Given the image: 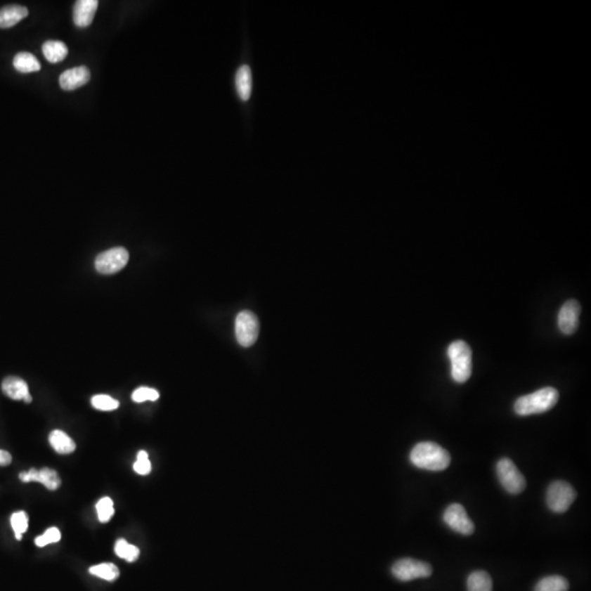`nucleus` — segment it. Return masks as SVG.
I'll list each match as a JSON object with an SVG mask.
<instances>
[{
	"label": "nucleus",
	"mask_w": 591,
	"mask_h": 591,
	"mask_svg": "<svg viewBox=\"0 0 591 591\" xmlns=\"http://www.w3.org/2000/svg\"><path fill=\"white\" fill-rule=\"evenodd\" d=\"M569 580L559 575L545 577L535 587V591H569Z\"/></svg>",
	"instance_id": "aec40b11"
},
{
	"label": "nucleus",
	"mask_w": 591,
	"mask_h": 591,
	"mask_svg": "<svg viewBox=\"0 0 591 591\" xmlns=\"http://www.w3.org/2000/svg\"><path fill=\"white\" fill-rule=\"evenodd\" d=\"M98 0H78L74 6V22L78 27L91 25L97 13Z\"/></svg>",
	"instance_id": "2eb2a0df"
},
{
	"label": "nucleus",
	"mask_w": 591,
	"mask_h": 591,
	"mask_svg": "<svg viewBox=\"0 0 591 591\" xmlns=\"http://www.w3.org/2000/svg\"><path fill=\"white\" fill-rule=\"evenodd\" d=\"M13 67L21 74H31L41 70V64L34 55L21 52L18 53L13 58Z\"/></svg>",
	"instance_id": "6ab92c4d"
},
{
	"label": "nucleus",
	"mask_w": 591,
	"mask_h": 591,
	"mask_svg": "<svg viewBox=\"0 0 591 591\" xmlns=\"http://www.w3.org/2000/svg\"><path fill=\"white\" fill-rule=\"evenodd\" d=\"M19 479L23 483L37 482L44 485L47 490L55 491L62 484L60 475L56 471L50 468H43L41 470L31 469L27 472H21Z\"/></svg>",
	"instance_id": "9b49d317"
},
{
	"label": "nucleus",
	"mask_w": 591,
	"mask_h": 591,
	"mask_svg": "<svg viewBox=\"0 0 591 591\" xmlns=\"http://www.w3.org/2000/svg\"><path fill=\"white\" fill-rule=\"evenodd\" d=\"M51 446L56 453L60 455H70L76 450V443L72 441V438L60 429L53 431L48 437Z\"/></svg>",
	"instance_id": "f3484780"
},
{
	"label": "nucleus",
	"mask_w": 591,
	"mask_h": 591,
	"mask_svg": "<svg viewBox=\"0 0 591 591\" xmlns=\"http://www.w3.org/2000/svg\"><path fill=\"white\" fill-rule=\"evenodd\" d=\"M114 551H115V554H117V557L125 559V561H129V563L136 561L139 557L138 547H135V545H129V542L124 539L119 540V541L115 543Z\"/></svg>",
	"instance_id": "4be33fe9"
},
{
	"label": "nucleus",
	"mask_w": 591,
	"mask_h": 591,
	"mask_svg": "<svg viewBox=\"0 0 591 591\" xmlns=\"http://www.w3.org/2000/svg\"><path fill=\"white\" fill-rule=\"evenodd\" d=\"M235 89L238 98L242 102L250 100L253 91V74L247 65H241L235 74Z\"/></svg>",
	"instance_id": "4468645a"
},
{
	"label": "nucleus",
	"mask_w": 591,
	"mask_h": 591,
	"mask_svg": "<svg viewBox=\"0 0 591 591\" xmlns=\"http://www.w3.org/2000/svg\"><path fill=\"white\" fill-rule=\"evenodd\" d=\"M1 390L8 398H13L15 401L23 400L25 403L32 402V396H31L27 382L19 377L9 376L4 379Z\"/></svg>",
	"instance_id": "f8f14e48"
},
{
	"label": "nucleus",
	"mask_w": 591,
	"mask_h": 591,
	"mask_svg": "<svg viewBox=\"0 0 591 591\" xmlns=\"http://www.w3.org/2000/svg\"><path fill=\"white\" fill-rule=\"evenodd\" d=\"M60 538H62V535H60V530L55 527L50 528L44 532V535L35 539V545H37V547H43L45 545L56 543V542L60 541Z\"/></svg>",
	"instance_id": "cd10ccee"
},
{
	"label": "nucleus",
	"mask_w": 591,
	"mask_h": 591,
	"mask_svg": "<svg viewBox=\"0 0 591 591\" xmlns=\"http://www.w3.org/2000/svg\"><path fill=\"white\" fill-rule=\"evenodd\" d=\"M11 527L15 531V539L22 540L23 533L29 527V518L25 512H18L13 514L11 518Z\"/></svg>",
	"instance_id": "b1692460"
},
{
	"label": "nucleus",
	"mask_w": 591,
	"mask_h": 591,
	"mask_svg": "<svg viewBox=\"0 0 591 591\" xmlns=\"http://www.w3.org/2000/svg\"><path fill=\"white\" fill-rule=\"evenodd\" d=\"M134 471L139 475H148L150 473L151 463L146 451H139L136 462L134 463Z\"/></svg>",
	"instance_id": "c85d7f7f"
},
{
	"label": "nucleus",
	"mask_w": 591,
	"mask_h": 591,
	"mask_svg": "<svg viewBox=\"0 0 591 591\" xmlns=\"http://www.w3.org/2000/svg\"><path fill=\"white\" fill-rule=\"evenodd\" d=\"M451 376L457 384H465L472 374V351L465 341H455L448 347Z\"/></svg>",
	"instance_id": "7ed1b4c3"
},
{
	"label": "nucleus",
	"mask_w": 591,
	"mask_h": 591,
	"mask_svg": "<svg viewBox=\"0 0 591 591\" xmlns=\"http://www.w3.org/2000/svg\"><path fill=\"white\" fill-rule=\"evenodd\" d=\"M559 394L557 389L547 387L540 389L533 394L520 396L514 402V412L520 416L532 415V414L545 413L559 401Z\"/></svg>",
	"instance_id": "f03ea898"
},
{
	"label": "nucleus",
	"mask_w": 591,
	"mask_h": 591,
	"mask_svg": "<svg viewBox=\"0 0 591 591\" xmlns=\"http://www.w3.org/2000/svg\"><path fill=\"white\" fill-rule=\"evenodd\" d=\"M493 581L484 571H475L468 577V591H492Z\"/></svg>",
	"instance_id": "412c9836"
},
{
	"label": "nucleus",
	"mask_w": 591,
	"mask_h": 591,
	"mask_svg": "<svg viewBox=\"0 0 591 591\" xmlns=\"http://www.w3.org/2000/svg\"><path fill=\"white\" fill-rule=\"evenodd\" d=\"M29 15L27 7L20 5H9L0 9V27L8 29L20 22Z\"/></svg>",
	"instance_id": "dca6fc26"
},
{
	"label": "nucleus",
	"mask_w": 591,
	"mask_h": 591,
	"mask_svg": "<svg viewBox=\"0 0 591 591\" xmlns=\"http://www.w3.org/2000/svg\"><path fill=\"white\" fill-rule=\"evenodd\" d=\"M159 398V392L155 389L141 387L131 394V400L136 403H143L145 401H157Z\"/></svg>",
	"instance_id": "bb28decb"
},
{
	"label": "nucleus",
	"mask_w": 591,
	"mask_h": 591,
	"mask_svg": "<svg viewBox=\"0 0 591 591\" xmlns=\"http://www.w3.org/2000/svg\"><path fill=\"white\" fill-rule=\"evenodd\" d=\"M392 574L401 581L426 578L433 574V567L426 561L414 559H402L392 566Z\"/></svg>",
	"instance_id": "0eeeda50"
},
{
	"label": "nucleus",
	"mask_w": 591,
	"mask_h": 591,
	"mask_svg": "<svg viewBox=\"0 0 591 591\" xmlns=\"http://www.w3.org/2000/svg\"><path fill=\"white\" fill-rule=\"evenodd\" d=\"M98 518L100 521L107 524L112 519L114 514L113 500L110 498H103L98 502L97 506Z\"/></svg>",
	"instance_id": "a878e982"
},
{
	"label": "nucleus",
	"mask_w": 591,
	"mask_h": 591,
	"mask_svg": "<svg viewBox=\"0 0 591 591\" xmlns=\"http://www.w3.org/2000/svg\"><path fill=\"white\" fill-rule=\"evenodd\" d=\"M89 571L90 574L108 581L115 580L119 576V569L112 563L96 565V566L90 567Z\"/></svg>",
	"instance_id": "5701e85b"
},
{
	"label": "nucleus",
	"mask_w": 591,
	"mask_h": 591,
	"mask_svg": "<svg viewBox=\"0 0 591 591\" xmlns=\"http://www.w3.org/2000/svg\"><path fill=\"white\" fill-rule=\"evenodd\" d=\"M91 404L99 411H114L119 406V402L107 394H98L91 398Z\"/></svg>",
	"instance_id": "393cba45"
},
{
	"label": "nucleus",
	"mask_w": 591,
	"mask_h": 591,
	"mask_svg": "<svg viewBox=\"0 0 591 591\" xmlns=\"http://www.w3.org/2000/svg\"><path fill=\"white\" fill-rule=\"evenodd\" d=\"M90 77L91 74L86 66L70 68L60 74V86L65 91H72L88 84Z\"/></svg>",
	"instance_id": "ddd939ff"
},
{
	"label": "nucleus",
	"mask_w": 591,
	"mask_h": 591,
	"mask_svg": "<svg viewBox=\"0 0 591 591\" xmlns=\"http://www.w3.org/2000/svg\"><path fill=\"white\" fill-rule=\"evenodd\" d=\"M129 260V251L125 247H117L100 253L96 259V270L103 275L115 274L126 266Z\"/></svg>",
	"instance_id": "423d86ee"
},
{
	"label": "nucleus",
	"mask_w": 591,
	"mask_h": 591,
	"mask_svg": "<svg viewBox=\"0 0 591 591\" xmlns=\"http://www.w3.org/2000/svg\"><path fill=\"white\" fill-rule=\"evenodd\" d=\"M410 459L417 468L433 472L446 470L451 462L449 453L441 446L431 441L417 443L412 449Z\"/></svg>",
	"instance_id": "f257e3e1"
},
{
	"label": "nucleus",
	"mask_w": 591,
	"mask_h": 591,
	"mask_svg": "<svg viewBox=\"0 0 591 591\" xmlns=\"http://www.w3.org/2000/svg\"><path fill=\"white\" fill-rule=\"evenodd\" d=\"M443 521L453 531L463 535H470L474 532V524L467 514L462 505L453 504L443 512Z\"/></svg>",
	"instance_id": "1a4fd4ad"
},
{
	"label": "nucleus",
	"mask_w": 591,
	"mask_h": 591,
	"mask_svg": "<svg viewBox=\"0 0 591 591\" xmlns=\"http://www.w3.org/2000/svg\"><path fill=\"white\" fill-rule=\"evenodd\" d=\"M576 500V492L569 483L555 481L551 483L547 492V504L555 514H564Z\"/></svg>",
	"instance_id": "20e7f679"
},
{
	"label": "nucleus",
	"mask_w": 591,
	"mask_h": 591,
	"mask_svg": "<svg viewBox=\"0 0 591 591\" xmlns=\"http://www.w3.org/2000/svg\"><path fill=\"white\" fill-rule=\"evenodd\" d=\"M42 51L47 62L52 64L62 62L68 55V47L60 41H46L43 44Z\"/></svg>",
	"instance_id": "a211bd4d"
},
{
	"label": "nucleus",
	"mask_w": 591,
	"mask_h": 591,
	"mask_svg": "<svg viewBox=\"0 0 591 591\" xmlns=\"http://www.w3.org/2000/svg\"><path fill=\"white\" fill-rule=\"evenodd\" d=\"M580 310V304L576 300H569L563 304V307L559 310V319H557L559 330L563 335H571L576 332Z\"/></svg>",
	"instance_id": "9d476101"
},
{
	"label": "nucleus",
	"mask_w": 591,
	"mask_h": 591,
	"mask_svg": "<svg viewBox=\"0 0 591 591\" xmlns=\"http://www.w3.org/2000/svg\"><path fill=\"white\" fill-rule=\"evenodd\" d=\"M498 480L502 488L509 494L517 495L524 492L527 482L514 463L509 457H502L496 465Z\"/></svg>",
	"instance_id": "39448f33"
},
{
	"label": "nucleus",
	"mask_w": 591,
	"mask_h": 591,
	"mask_svg": "<svg viewBox=\"0 0 591 591\" xmlns=\"http://www.w3.org/2000/svg\"><path fill=\"white\" fill-rule=\"evenodd\" d=\"M11 461H13V457H11V453L8 451L0 450V465L1 467H7V465H11Z\"/></svg>",
	"instance_id": "c756f323"
},
{
	"label": "nucleus",
	"mask_w": 591,
	"mask_h": 591,
	"mask_svg": "<svg viewBox=\"0 0 591 591\" xmlns=\"http://www.w3.org/2000/svg\"><path fill=\"white\" fill-rule=\"evenodd\" d=\"M259 320L254 313L242 311L238 314L235 319V337L241 346L250 347L254 344L259 337Z\"/></svg>",
	"instance_id": "6e6552de"
}]
</instances>
